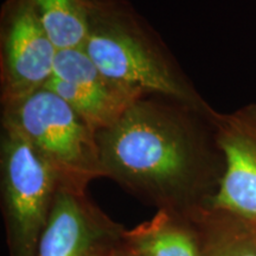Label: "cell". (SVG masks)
<instances>
[{"mask_svg":"<svg viewBox=\"0 0 256 256\" xmlns=\"http://www.w3.org/2000/svg\"><path fill=\"white\" fill-rule=\"evenodd\" d=\"M83 50L106 75L145 95L212 108L174 54L128 0H89Z\"/></svg>","mask_w":256,"mask_h":256,"instance_id":"cell-2","label":"cell"},{"mask_svg":"<svg viewBox=\"0 0 256 256\" xmlns=\"http://www.w3.org/2000/svg\"><path fill=\"white\" fill-rule=\"evenodd\" d=\"M46 88L62 98L96 133L113 126L146 96L106 75L83 48L58 50Z\"/></svg>","mask_w":256,"mask_h":256,"instance_id":"cell-6","label":"cell"},{"mask_svg":"<svg viewBox=\"0 0 256 256\" xmlns=\"http://www.w3.org/2000/svg\"><path fill=\"white\" fill-rule=\"evenodd\" d=\"M216 113L144 96L96 134L104 178L158 210L192 214L209 206L224 168Z\"/></svg>","mask_w":256,"mask_h":256,"instance_id":"cell-1","label":"cell"},{"mask_svg":"<svg viewBox=\"0 0 256 256\" xmlns=\"http://www.w3.org/2000/svg\"><path fill=\"white\" fill-rule=\"evenodd\" d=\"M2 124L18 130L58 176L62 186L87 191L104 178L96 132L60 98L43 88L2 108Z\"/></svg>","mask_w":256,"mask_h":256,"instance_id":"cell-3","label":"cell"},{"mask_svg":"<svg viewBox=\"0 0 256 256\" xmlns=\"http://www.w3.org/2000/svg\"><path fill=\"white\" fill-rule=\"evenodd\" d=\"M202 242V256H256V232L241 220L203 208L194 212Z\"/></svg>","mask_w":256,"mask_h":256,"instance_id":"cell-10","label":"cell"},{"mask_svg":"<svg viewBox=\"0 0 256 256\" xmlns=\"http://www.w3.org/2000/svg\"><path fill=\"white\" fill-rule=\"evenodd\" d=\"M2 208L10 256H37L60 182L23 134L2 124Z\"/></svg>","mask_w":256,"mask_h":256,"instance_id":"cell-4","label":"cell"},{"mask_svg":"<svg viewBox=\"0 0 256 256\" xmlns=\"http://www.w3.org/2000/svg\"><path fill=\"white\" fill-rule=\"evenodd\" d=\"M110 256H142V255L132 250L130 247H127V246L124 243V238H122V241H121L119 244L113 249Z\"/></svg>","mask_w":256,"mask_h":256,"instance_id":"cell-12","label":"cell"},{"mask_svg":"<svg viewBox=\"0 0 256 256\" xmlns=\"http://www.w3.org/2000/svg\"><path fill=\"white\" fill-rule=\"evenodd\" d=\"M224 168L211 209L241 220L256 232V104L215 115Z\"/></svg>","mask_w":256,"mask_h":256,"instance_id":"cell-7","label":"cell"},{"mask_svg":"<svg viewBox=\"0 0 256 256\" xmlns=\"http://www.w3.org/2000/svg\"><path fill=\"white\" fill-rule=\"evenodd\" d=\"M124 230L89 200L87 191L60 185L37 256H110Z\"/></svg>","mask_w":256,"mask_h":256,"instance_id":"cell-8","label":"cell"},{"mask_svg":"<svg viewBox=\"0 0 256 256\" xmlns=\"http://www.w3.org/2000/svg\"><path fill=\"white\" fill-rule=\"evenodd\" d=\"M57 54L31 0H5L0 8L2 108L46 88Z\"/></svg>","mask_w":256,"mask_h":256,"instance_id":"cell-5","label":"cell"},{"mask_svg":"<svg viewBox=\"0 0 256 256\" xmlns=\"http://www.w3.org/2000/svg\"><path fill=\"white\" fill-rule=\"evenodd\" d=\"M124 243L142 256H202L194 212L158 210L150 220L124 230Z\"/></svg>","mask_w":256,"mask_h":256,"instance_id":"cell-9","label":"cell"},{"mask_svg":"<svg viewBox=\"0 0 256 256\" xmlns=\"http://www.w3.org/2000/svg\"></svg>","mask_w":256,"mask_h":256,"instance_id":"cell-13","label":"cell"},{"mask_svg":"<svg viewBox=\"0 0 256 256\" xmlns=\"http://www.w3.org/2000/svg\"><path fill=\"white\" fill-rule=\"evenodd\" d=\"M57 49L82 48L88 31L89 0H31Z\"/></svg>","mask_w":256,"mask_h":256,"instance_id":"cell-11","label":"cell"}]
</instances>
